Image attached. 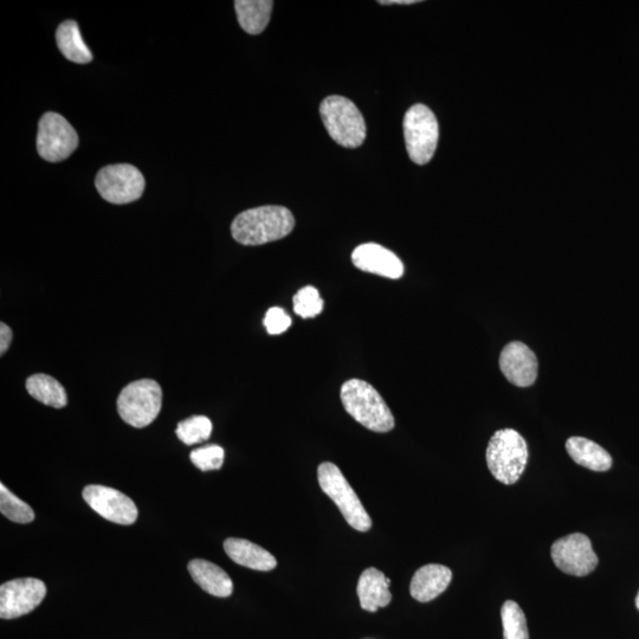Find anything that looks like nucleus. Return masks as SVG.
Instances as JSON below:
<instances>
[{"label":"nucleus","instance_id":"nucleus-1","mask_svg":"<svg viewBox=\"0 0 639 639\" xmlns=\"http://www.w3.org/2000/svg\"><path fill=\"white\" fill-rule=\"evenodd\" d=\"M295 227L293 213L284 206L267 205L240 213L231 224V235L243 245H262L282 240Z\"/></svg>","mask_w":639,"mask_h":639},{"label":"nucleus","instance_id":"nucleus-2","mask_svg":"<svg viewBox=\"0 0 639 639\" xmlns=\"http://www.w3.org/2000/svg\"><path fill=\"white\" fill-rule=\"evenodd\" d=\"M341 402L348 415L374 432H389L395 428L389 406L372 385L360 379L348 380L341 387Z\"/></svg>","mask_w":639,"mask_h":639},{"label":"nucleus","instance_id":"nucleus-3","mask_svg":"<svg viewBox=\"0 0 639 639\" xmlns=\"http://www.w3.org/2000/svg\"><path fill=\"white\" fill-rule=\"evenodd\" d=\"M487 464L495 479L507 486L520 480L528 463V447L518 431L503 429L495 432L487 448Z\"/></svg>","mask_w":639,"mask_h":639},{"label":"nucleus","instance_id":"nucleus-4","mask_svg":"<svg viewBox=\"0 0 639 639\" xmlns=\"http://www.w3.org/2000/svg\"><path fill=\"white\" fill-rule=\"evenodd\" d=\"M322 121L338 145L357 148L364 144L367 129L363 114L351 100L328 96L320 106Z\"/></svg>","mask_w":639,"mask_h":639},{"label":"nucleus","instance_id":"nucleus-5","mask_svg":"<svg viewBox=\"0 0 639 639\" xmlns=\"http://www.w3.org/2000/svg\"><path fill=\"white\" fill-rule=\"evenodd\" d=\"M318 480L322 492L331 497L348 525L359 532H369L372 527L371 516L341 470L331 462L322 463L318 468Z\"/></svg>","mask_w":639,"mask_h":639},{"label":"nucleus","instance_id":"nucleus-6","mask_svg":"<svg viewBox=\"0 0 639 639\" xmlns=\"http://www.w3.org/2000/svg\"><path fill=\"white\" fill-rule=\"evenodd\" d=\"M163 404V391L152 379L133 382L121 391L118 398L119 415L134 428H146L159 415Z\"/></svg>","mask_w":639,"mask_h":639},{"label":"nucleus","instance_id":"nucleus-7","mask_svg":"<svg viewBox=\"0 0 639 639\" xmlns=\"http://www.w3.org/2000/svg\"><path fill=\"white\" fill-rule=\"evenodd\" d=\"M406 150L413 163L428 164L438 144V122L431 109L424 105L412 106L404 118Z\"/></svg>","mask_w":639,"mask_h":639},{"label":"nucleus","instance_id":"nucleus-8","mask_svg":"<svg viewBox=\"0 0 639 639\" xmlns=\"http://www.w3.org/2000/svg\"><path fill=\"white\" fill-rule=\"evenodd\" d=\"M101 197L112 204H129L141 198L145 178L137 167L129 164L103 167L95 179Z\"/></svg>","mask_w":639,"mask_h":639},{"label":"nucleus","instance_id":"nucleus-9","mask_svg":"<svg viewBox=\"0 0 639 639\" xmlns=\"http://www.w3.org/2000/svg\"><path fill=\"white\" fill-rule=\"evenodd\" d=\"M79 146V135L62 115L48 112L38 125L37 151L49 163H60Z\"/></svg>","mask_w":639,"mask_h":639},{"label":"nucleus","instance_id":"nucleus-10","mask_svg":"<svg viewBox=\"0 0 639 639\" xmlns=\"http://www.w3.org/2000/svg\"><path fill=\"white\" fill-rule=\"evenodd\" d=\"M553 563L566 574L585 577L598 566V557L591 540L582 533L567 535L554 542L551 548Z\"/></svg>","mask_w":639,"mask_h":639},{"label":"nucleus","instance_id":"nucleus-11","mask_svg":"<svg viewBox=\"0 0 639 639\" xmlns=\"http://www.w3.org/2000/svg\"><path fill=\"white\" fill-rule=\"evenodd\" d=\"M47 586L40 579L21 578L0 586V617L15 619L34 611L40 605Z\"/></svg>","mask_w":639,"mask_h":639},{"label":"nucleus","instance_id":"nucleus-12","mask_svg":"<svg viewBox=\"0 0 639 639\" xmlns=\"http://www.w3.org/2000/svg\"><path fill=\"white\" fill-rule=\"evenodd\" d=\"M82 495L93 511L114 524L129 526L138 520V507L119 490L93 484L83 489Z\"/></svg>","mask_w":639,"mask_h":639},{"label":"nucleus","instance_id":"nucleus-13","mask_svg":"<svg viewBox=\"0 0 639 639\" xmlns=\"http://www.w3.org/2000/svg\"><path fill=\"white\" fill-rule=\"evenodd\" d=\"M500 369L509 383L518 387H529L538 378L537 355L524 342L513 341L500 355Z\"/></svg>","mask_w":639,"mask_h":639},{"label":"nucleus","instance_id":"nucleus-14","mask_svg":"<svg viewBox=\"0 0 639 639\" xmlns=\"http://www.w3.org/2000/svg\"><path fill=\"white\" fill-rule=\"evenodd\" d=\"M355 267L366 273L398 280L404 275V264L389 249L376 243H366L355 248L352 254Z\"/></svg>","mask_w":639,"mask_h":639},{"label":"nucleus","instance_id":"nucleus-15","mask_svg":"<svg viewBox=\"0 0 639 639\" xmlns=\"http://www.w3.org/2000/svg\"><path fill=\"white\" fill-rule=\"evenodd\" d=\"M453 580V572L443 565H425L411 580L410 593L417 602L429 603L441 596Z\"/></svg>","mask_w":639,"mask_h":639},{"label":"nucleus","instance_id":"nucleus-16","mask_svg":"<svg viewBox=\"0 0 639 639\" xmlns=\"http://www.w3.org/2000/svg\"><path fill=\"white\" fill-rule=\"evenodd\" d=\"M390 584L391 580L377 568H367L361 573L357 587L361 609L377 612L379 608H386L392 600Z\"/></svg>","mask_w":639,"mask_h":639},{"label":"nucleus","instance_id":"nucleus-17","mask_svg":"<svg viewBox=\"0 0 639 639\" xmlns=\"http://www.w3.org/2000/svg\"><path fill=\"white\" fill-rule=\"evenodd\" d=\"M187 568H189L195 583L209 595L227 598L234 592V583H232L229 574L223 568L210 563V561L195 559L190 561Z\"/></svg>","mask_w":639,"mask_h":639},{"label":"nucleus","instance_id":"nucleus-18","mask_svg":"<svg viewBox=\"0 0 639 639\" xmlns=\"http://www.w3.org/2000/svg\"><path fill=\"white\" fill-rule=\"evenodd\" d=\"M224 550L234 563L251 568V570L268 572L273 571L277 565L273 554L245 539L230 538L225 540Z\"/></svg>","mask_w":639,"mask_h":639},{"label":"nucleus","instance_id":"nucleus-19","mask_svg":"<svg viewBox=\"0 0 639 639\" xmlns=\"http://www.w3.org/2000/svg\"><path fill=\"white\" fill-rule=\"evenodd\" d=\"M566 450L572 460L592 471H608L612 467V457L599 444L584 437H571L566 442Z\"/></svg>","mask_w":639,"mask_h":639},{"label":"nucleus","instance_id":"nucleus-20","mask_svg":"<svg viewBox=\"0 0 639 639\" xmlns=\"http://www.w3.org/2000/svg\"><path fill=\"white\" fill-rule=\"evenodd\" d=\"M270 0H236L235 9L241 28L249 35H260L266 30L273 11Z\"/></svg>","mask_w":639,"mask_h":639},{"label":"nucleus","instance_id":"nucleus-21","mask_svg":"<svg viewBox=\"0 0 639 639\" xmlns=\"http://www.w3.org/2000/svg\"><path fill=\"white\" fill-rule=\"evenodd\" d=\"M58 49L67 60L77 64L93 61L92 51L83 41L79 24L75 21L63 22L56 31Z\"/></svg>","mask_w":639,"mask_h":639},{"label":"nucleus","instance_id":"nucleus-22","mask_svg":"<svg viewBox=\"0 0 639 639\" xmlns=\"http://www.w3.org/2000/svg\"><path fill=\"white\" fill-rule=\"evenodd\" d=\"M27 390L32 398L51 408L62 409L68 404L67 392L61 383L48 374H34L27 380Z\"/></svg>","mask_w":639,"mask_h":639},{"label":"nucleus","instance_id":"nucleus-23","mask_svg":"<svg viewBox=\"0 0 639 639\" xmlns=\"http://www.w3.org/2000/svg\"><path fill=\"white\" fill-rule=\"evenodd\" d=\"M503 639H529L525 612L518 603L507 600L501 609Z\"/></svg>","mask_w":639,"mask_h":639},{"label":"nucleus","instance_id":"nucleus-24","mask_svg":"<svg viewBox=\"0 0 639 639\" xmlns=\"http://www.w3.org/2000/svg\"><path fill=\"white\" fill-rule=\"evenodd\" d=\"M0 512L17 524H30L35 520L34 509L27 502L18 499L4 484H0Z\"/></svg>","mask_w":639,"mask_h":639},{"label":"nucleus","instance_id":"nucleus-25","mask_svg":"<svg viewBox=\"0 0 639 639\" xmlns=\"http://www.w3.org/2000/svg\"><path fill=\"white\" fill-rule=\"evenodd\" d=\"M176 434L186 445L203 443L212 434V423L208 417L193 416L178 424Z\"/></svg>","mask_w":639,"mask_h":639},{"label":"nucleus","instance_id":"nucleus-26","mask_svg":"<svg viewBox=\"0 0 639 639\" xmlns=\"http://www.w3.org/2000/svg\"><path fill=\"white\" fill-rule=\"evenodd\" d=\"M294 312L303 319H312L321 314L324 309V300L321 299L319 290L308 286L299 290L293 299Z\"/></svg>","mask_w":639,"mask_h":639},{"label":"nucleus","instance_id":"nucleus-27","mask_svg":"<svg viewBox=\"0 0 639 639\" xmlns=\"http://www.w3.org/2000/svg\"><path fill=\"white\" fill-rule=\"evenodd\" d=\"M191 461L202 471L218 470L223 467L224 449L219 445L211 444L206 447L193 450L191 453Z\"/></svg>","mask_w":639,"mask_h":639},{"label":"nucleus","instance_id":"nucleus-28","mask_svg":"<svg viewBox=\"0 0 639 639\" xmlns=\"http://www.w3.org/2000/svg\"><path fill=\"white\" fill-rule=\"evenodd\" d=\"M263 324L266 326L267 332L270 335H279L286 332L290 325H292V319L284 312V309L273 307L267 312Z\"/></svg>","mask_w":639,"mask_h":639},{"label":"nucleus","instance_id":"nucleus-29","mask_svg":"<svg viewBox=\"0 0 639 639\" xmlns=\"http://www.w3.org/2000/svg\"><path fill=\"white\" fill-rule=\"evenodd\" d=\"M14 334H12L11 328L5 325L4 322L0 324V354H4L9 350Z\"/></svg>","mask_w":639,"mask_h":639},{"label":"nucleus","instance_id":"nucleus-30","mask_svg":"<svg viewBox=\"0 0 639 639\" xmlns=\"http://www.w3.org/2000/svg\"><path fill=\"white\" fill-rule=\"evenodd\" d=\"M380 5H410L419 3L418 0H380Z\"/></svg>","mask_w":639,"mask_h":639},{"label":"nucleus","instance_id":"nucleus-31","mask_svg":"<svg viewBox=\"0 0 639 639\" xmlns=\"http://www.w3.org/2000/svg\"><path fill=\"white\" fill-rule=\"evenodd\" d=\"M636 606H637V609L639 610V592L636 598Z\"/></svg>","mask_w":639,"mask_h":639}]
</instances>
